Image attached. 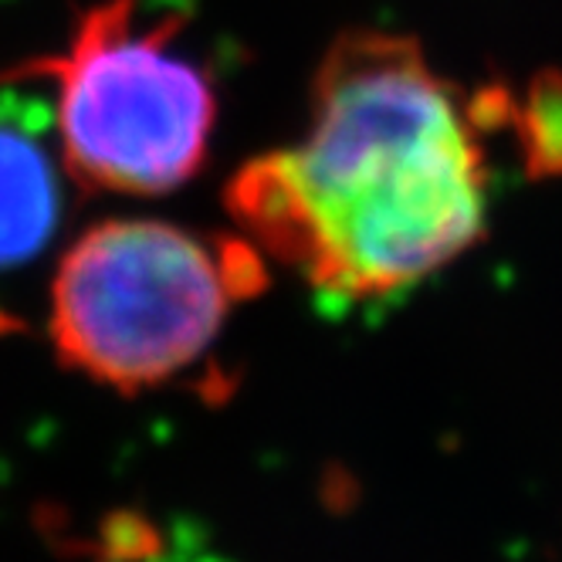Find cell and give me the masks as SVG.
<instances>
[{
  "label": "cell",
  "instance_id": "7a4b0ae2",
  "mask_svg": "<svg viewBox=\"0 0 562 562\" xmlns=\"http://www.w3.org/2000/svg\"><path fill=\"white\" fill-rule=\"evenodd\" d=\"M265 285L248 237L119 217L89 227L52 281V342L78 373L149 390L204 356L237 302Z\"/></svg>",
  "mask_w": 562,
  "mask_h": 562
},
{
  "label": "cell",
  "instance_id": "6da1fadb",
  "mask_svg": "<svg viewBox=\"0 0 562 562\" xmlns=\"http://www.w3.org/2000/svg\"><path fill=\"white\" fill-rule=\"evenodd\" d=\"M224 200L251 245L315 292L400 295L485 237L477 112L414 37L349 31L312 78L302 143L245 164Z\"/></svg>",
  "mask_w": 562,
  "mask_h": 562
},
{
  "label": "cell",
  "instance_id": "277c9868",
  "mask_svg": "<svg viewBox=\"0 0 562 562\" xmlns=\"http://www.w3.org/2000/svg\"><path fill=\"white\" fill-rule=\"evenodd\" d=\"M61 193L52 153L21 119L0 115V271L42 251L58 224Z\"/></svg>",
  "mask_w": 562,
  "mask_h": 562
},
{
  "label": "cell",
  "instance_id": "5b68a950",
  "mask_svg": "<svg viewBox=\"0 0 562 562\" xmlns=\"http://www.w3.org/2000/svg\"><path fill=\"white\" fill-rule=\"evenodd\" d=\"M532 173L562 170V78H542L518 115Z\"/></svg>",
  "mask_w": 562,
  "mask_h": 562
},
{
  "label": "cell",
  "instance_id": "3957f363",
  "mask_svg": "<svg viewBox=\"0 0 562 562\" xmlns=\"http://www.w3.org/2000/svg\"><path fill=\"white\" fill-rule=\"evenodd\" d=\"M183 21H139V0H95L68 45L0 71L55 82V130L68 173L92 190L156 196L207 164L217 123L211 75L177 48Z\"/></svg>",
  "mask_w": 562,
  "mask_h": 562
}]
</instances>
